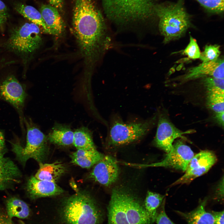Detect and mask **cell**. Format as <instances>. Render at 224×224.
<instances>
[{
	"mask_svg": "<svg viewBox=\"0 0 224 224\" xmlns=\"http://www.w3.org/2000/svg\"><path fill=\"white\" fill-rule=\"evenodd\" d=\"M54 216L55 224H100L103 217L95 199L84 192L64 199Z\"/></svg>",
	"mask_w": 224,
	"mask_h": 224,
	"instance_id": "1",
	"label": "cell"
},
{
	"mask_svg": "<svg viewBox=\"0 0 224 224\" xmlns=\"http://www.w3.org/2000/svg\"><path fill=\"white\" fill-rule=\"evenodd\" d=\"M107 224H152L144 204L134 195L121 189L112 191L108 207Z\"/></svg>",
	"mask_w": 224,
	"mask_h": 224,
	"instance_id": "2",
	"label": "cell"
},
{
	"mask_svg": "<svg viewBox=\"0 0 224 224\" xmlns=\"http://www.w3.org/2000/svg\"><path fill=\"white\" fill-rule=\"evenodd\" d=\"M104 13L117 24L144 21L155 14V0H101Z\"/></svg>",
	"mask_w": 224,
	"mask_h": 224,
	"instance_id": "3",
	"label": "cell"
},
{
	"mask_svg": "<svg viewBox=\"0 0 224 224\" xmlns=\"http://www.w3.org/2000/svg\"><path fill=\"white\" fill-rule=\"evenodd\" d=\"M155 14L159 19V31L165 43L180 38L190 26V18L184 0L156 4Z\"/></svg>",
	"mask_w": 224,
	"mask_h": 224,
	"instance_id": "4",
	"label": "cell"
},
{
	"mask_svg": "<svg viewBox=\"0 0 224 224\" xmlns=\"http://www.w3.org/2000/svg\"><path fill=\"white\" fill-rule=\"evenodd\" d=\"M25 122L27 128L26 145L22 146L17 142L12 143V151L23 165L30 159H33L39 163L47 154V137L31 121L26 120Z\"/></svg>",
	"mask_w": 224,
	"mask_h": 224,
	"instance_id": "5",
	"label": "cell"
},
{
	"mask_svg": "<svg viewBox=\"0 0 224 224\" xmlns=\"http://www.w3.org/2000/svg\"><path fill=\"white\" fill-rule=\"evenodd\" d=\"M40 26L26 22L12 30L7 42V47L21 55L30 54L37 49L42 42Z\"/></svg>",
	"mask_w": 224,
	"mask_h": 224,
	"instance_id": "6",
	"label": "cell"
},
{
	"mask_svg": "<svg viewBox=\"0 0 224 224\" xmlns=\"http://www.w3.org/2000/svg\"><path fill=\"white\" fill-rule=\"evenodd\" d=\"M155 117L146 121L124 123L116 121L110 131L108 145L112 147L125 145L137 141L149 131L155 120Z\"/></svg>",
	"mask_w": 224,
	"mask_h": 224,
	"instance_id": "7",
	"label": "cell"
},
{
	"mask_svg": "<svg viewBox=\"0 0 224 224\" xmlns=\"http://www.w3.org/2000/svg\"><path fill=\"white\" fill-rule=\"evenodd\" d=\"M194 155L189 147L182 141L178 140L173 144L170 150L161 161L149 164L126 163V165L139 168L149 167H168L184 172Z\"/></svg>",
	"mask_w": 224,
	"mask_h": 224,
	"instance_id": "8",
	"label": "cell"
},
{
	"mask_svg": "<svg viewBox=\"0 0 224 224\" xmlns=\"http://www.w3.org/2000/svg\"><path fill=\"white\" fill-rule=\"evenodd\" d=\"M217 160V156L213 152L207 150L201 151L194 155L184 175L171 186L189 184L196 178L208 172Z\"/></svg>",
	"mask_w": 224,
	"mask_h": 224,
	"instance_id": "9",
	"label": "cell"
},
{
	"mask_svg": "<svg viewBox=\"0 0 224 224\" xmlns=\"http://www.w3.org/2000/svg\"><path fill=\"white\" fill-rule=\"evenodd\" d=\"M190 130L182 131L176 128L167 115L161 114L159 117L156 134L154 140V144L167 153L171 149L175 139L183 138V135L194 132Z\"/></svg>",
	"mask_w": 224,
	"mask_h": 224,
	"instance_id": "10",
	"label": "cell"
},
{
	"mask_svg": "<svg viewBox=\"0 0 224 224\" xmlns=\"http://www.w3.org/2000/svg\"><path fill=\"white\" fill-rule=\"evenodd\" d=\"M119 173L117 161L111 156H104L95 165L90 174L89 177L102 185L108 186L116 181Z\"/></svg>",
	"mask_w": 224,
	"mask_h": 224,
	"instance_id": "11",
	"label": "cell"
},
{
	"mask_svg": "<svg viewBox=\"0 0 224 224\" xmlns=\"http://www.w3.org/2000/svg\"><path fill=\"white\" fill-rule=\"evenodd\" d=\"M224 75L223 58H218L190 68L180 80L184 82L208 77L224 79Z\"/></svg>",
	"mask_w": 224,
	"mask_h": 224,
	"instance_id": "12",
	"label": "cell"
},
{
	"mask_svg": "<svg viewBox=\"0 0 224 224\" xmlns=\"http://www.w3.org/2000/svg\"><path fill=\"white\" fill-rule=\"evenodd\" d=\"M0 93L4 99L17 109L21 108L24 105L26 93L13 76L8 77L2 82L0 86Z\"/></svg>",
	"mask_w": 224,
	"mask_h": 224,
	"instance_id": "13",
	"label": "cell"
},
{
	"mask_svg": "<svg viewBox=\"0 0 224 224\" xmlns=\"http://www.w3.org/2000/svg\"><path fill=\"white\" fill-rule=\"evenodd\" d=\"M26 189L29 197L32 199L57 196L64 191L56 183L39 180L34 176L28 180Z\"/></svg>",
	"mask_w": 224,
	"mask_h": 224,
	"instance_id": "14",
	"label": "cell"
},
{
	"mask_svg": "<svg viewBox=\"0 0 224 224\" xmlns=\"http://www.w3.org/2000/svg\"><path fill=\"white\" fill-rule=\"evenodd\" d=\"M16 164L10 159L0 158V190L10 188L19 183L21 175Z\"/></svg>",
	"mask_w": 224,
	"mask_h": 224,
	"instance_id": "15",
	"label": "cell"
},
{
	"mask_svg": "<svg viewBox=\"0 0 224 224\" xmlns=\"http://www.w3.org/2000/svg\"><path fill=\"white\" fill-rule=\"evenodd\" d=\"M48 34L55 35H61L64 30V24L59 12L51 5L42 4L40 9Z\"/></svg>",
	"mask_w": 224,
	"mask_h": 224,
	"instance_id": "16",
	"label": "cell"
},
{
	"mask_svg": "<svg viewBox=\"0 0 224 224\" xmlns=\"http://www.w3.org/2000/svg\"><path fill=\"white\" fill-rule=\"evenodd\" d=\"M104 155L96 148L78 149L71 155L72 162L83 168H89L103 159Z\"/></svg>",
	"mask_w": 224,
	"mask_h": 224,
	"instance_id": "17",
	"label": "cell"
},
{
	"mask_svg": "<svg viewBox=\"0 0 224 224\" xmlns=\"http://www.w3.org/2000/svg\"><path fill=\"white\" fill-rule=\"evenodd\" d=\"M66 167L61 162L39 163V168L34 176L37 179L56 183L64 173Z\"/></svg>",
	"mask_w": 224,
	"mask_h": 224,
	"instance_id": "18",
	"label": "cell"
},
{
	"mask_svg": "<svg viewBox=\"0 0 224 224\" xmlns=\"http://www.w3.org/2000/svg\"><path fill=\"white\" fill-rule=\"evenodd\" d=\"M207 202V199L203 200L196 208L190 212H177L184 217L188 224H214L212 214L205 210Z\"/></svg>",
	"mask_w": 224,
	"mask_h": 224,
	"instance_id": "19",
	"label": "cell"
},
{
	"mask_svg": "<svg viewBox=\"0 0 224 224\" xmlns=\"http://www.w3.org/2000/svg\"><path fill=\"white\" fill-rule=\"evenodd\" d=\"M73 136L74 132L69 126L57 123L49 133L47 139L54 144L65 146L73 144Z\"/></svg>",
	"mask_w": 224,
	"mask_h": 224,
	"instance_id": "20",
	"label": "cell"
},
{
	"mask_svg": "<svg viewBox=\"0 0 224 224\" xmlns=\"http://www.w3.org/2000/svg\"><path fill=\"white\" fill-rule=\"evenodd\" d=\"M15 10L31 22L41 27L44 32L48 34V31L40 12L35 8L21 2L14 5Z\"/></svg>",
	"mask_w": 224,
	"mask_h": 224,
	"instance_id": "21",
	"label": "cell"
},
{
	"mask_svg": "<svg viewBox=\"0 0 224 224\" xmlns=\"http://www.w3.org/2000/svg\"><path fill=\"white\" fill-rule=\"evenodd\" d=\"M7 214L11 219L13 217L25 219L29 216L30 211L27 204L15 197L8 198L6 203Z\"/></svg>",
	"mask_w": 224,
	"mask_h": 224,
	"instance_id": "22",
	"label": "cell"
},
{
	"mask_svg": "<svg viewBox=\"0 0 224 224\" xmlns=\"http://www.w3.org/2000/svg\"><path fill=\"white\" fill-rule=\"evenodd\" d=\"M73 145L78 149L90 150L96 148L90 131L82 127L74 132Z\"/></svg>",
	"mask_w": 224,
	"mask_h": 224,
	"instance_id": "23",
	"label": "cell"
},
{
	"mask_svg": "<svg viewBox=\"0 0 224 224\" xmlns=\"http://www.w3.org/2000/svg\"><path fill=\"white\" fill-rule=\"evenodd\" d=\"M165 195L148 191L144 204L152 223L155 222L157 211L164 200Z\"/></svg>",
	"mask_w": 224,
	"mask_h": 224,
	"instance_id": "24",
	"label": "cell"
},
{
	"mask_svg": "<svg viewBox=\"0 0 224 224\" xmlns=\"http://www.w3.org/2000/svg\"><path fill=\"white\" fill-rule=\"evenodd\" d=\"M202 82L206 90L207 94L224 95V79L208 77H205L203 80Z\"/></svg>",
	"mask_w": 224,
	"mask_h": 224,
	"instance_id": "25",
	"label": "cell"
},
{
	"mask_svg": "<svg viewBox=\"0 0 224 224\" xmlns=\"http://www.w3.org/2000/svg\"><path fill=\"white\" fill-rule=\"evenodd\" d=\"M224 95L207 94L206 105L207 107L215 113L224 112Z\"/></svg>",
	"mask_w": 224,
	"mask_h": 224,
	"instance_id": "26",
	"label": "cell"
},
{
	"mask_svg": "<svg viewBox=\"0 0 224 224\" xmlns=\"http://www.w3.org/2000/svg\"><path fill=\"white\" fill-rule=\"evenodd\" d=\"M209 12L220 14L224 12V0H196Z\"/></svg>",
	"mask_w": 224,
	"mask_h": 224,
	"instance_id": "27",
	"label": "cell"
},
{
	"mask_svg": "<svg viewBox=\"0 0 224 224\" xmlns=\"http://www.w3.org/2000/svg\"><path fill=\"white\" fill-rule=\"evenodd\" d=\"M219 46L217 45H206L204 51L200 53L199 58L203 63L217 59L220 54Z\"/></svg>",
	"mask_w": 224,
	"mask_h": 224,
	"instance_id": "28",
	"label": "cell"
},
{
	"mask_svg": "<svg viewBox=\"0 0 224 224\" xmlns=\"http://www.w3.org/2000/svg\"><path fill=\"white\" fill-rule=\"evenodd\" d=\"M184 52L190 58L194 59L199 58L201 53L199 47L196 40L191 36L189 42Z\"/></svg>",
	"mask_w": 224,
	"mask_h": 224,
	"instance_id": "29",
	"label": "cell"
},
{
	"mask_svg": "<svg viewBox=\"0 0 224 224\" xmlns=\"http://www.w3.org/2000/svg\"><path fill=\"white\" fill-rule=\"evenodd\" d=\"M165 199L158 209L155 222L156 224H175L168 217L165 209Z\"/></svg>",
	"mask_w": 224,
	"mask_h": 224,
	"instance_id": "30",
	"label": "cell"
},
{
	"mask_svg": "<svg viewBox=\"0 0 224 224\" xmlns=\"http://www.w3.org/2000/svg\"><path fill=\"white\" fill-rule=\"evenodd\" d=\"M9 12L5 3L0 0V27L7 22L9 17Z\"/></svg>",
	"mask_w": 224,
	"mask_h": 224,
	"instance_id": "31",
	"label": "cell"
},
{
	"mask_svg": "<svg viewBox=\"0 0 224 224\" xmlns=\"http://www.w3.org/2000/svg\"><path fill=\"white\" fill-rule=\"evenodd\" d=\"M214 217V224H224V211L212 212Z\"/></svg>",
	"mask_w": 224,
	"mask_h": 224,
	"instance_id": "32",
	"label": "cell"
},
{
	"mask_svg": "<svg viewBox=\"0 0 224 224\" xmlns=\"http://www.w3.org/2000/svg\"><path fill=\"white\" fill-rule=\"evenodd\" d=\"M50 5L56 8L59 12H62L63 8L64 0H48Z\"/></svg>",
	"mask_w": 224,
	"mask_h": 224,
	"instance_id": "33",
	"label": "cell"
},
{
	"mask_svg": "<svg viewBox=\"0 0 224 224\" xmlns=\"http://www.w3.org/2000/svg\"><path fill=\"white\" fill-rule=\"evenodd\" d=\"M6 152L5 138L2 132H0V158L4 157Z\"/></svg>",
	"mask_w": 224,
	"mask_h": 224,
	"instance_id": "34",
	"label": "cell"
},
{
	"mask_svg": "<svg viewBox=\"0 0 224 224\" xmlns=\"http://www.w3.org/2000/svg\"><path fill=\"white\" fill-rule=\"evenodd\" d=\"M0 224H14L7 213L0 211Z\"/></svg>",
	"mask_w": 224,
	"mask_h": 224,
	"instance_id": "35",
	"label": "cell"
},
{
	"mask_svg": "<svg viewBox=\"0 0 224 224\" xmlns=\"http://www.w3.org/2000/svg\"><path fill=\"white\" fill-rule=\"evenodd\" d=\"M223 177L219 184L217 188L216 194L218 198L220 199H223Z\"/></svg>",
	"mask_w": 224,
	"mask_h": 224,
	"instance_id": "36",
	"label": "cell"
},
{
	"mask_svg": "<svg viewBox=\"0 0 224 224\" xmlns=\"http://www.w3.org/2000/svg\"><path fill=\"white\" fill-rule=\"evenodd\" d=\"M214 119L222 128L224 127V112L215 113Z\"/></svg>",
	"mask_w": 224,
	"mask_h": 224,
	"instance_id": "37",
	"label": "cell"
},
{
	"mask_svg": "<svg viewBox=\"0 0 224 224\" xmlns=\"http://www.w3.org/2000/svg\"><path fill=\"white\" fill-rule=\"evenodd\" d=\"M18 222L20 224H26L23 221L21 220H18Z\"/></svg>",
	"mask_w": 224,
	"mask_h": 224,
	"instance_id": "38",
	"label": "cell"
}]
</instances>
